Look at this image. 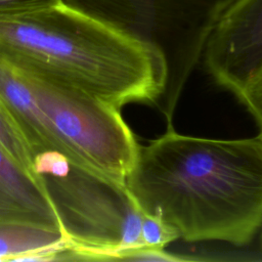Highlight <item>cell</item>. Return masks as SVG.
<instances>
[{
  "label": "cell",
  "instance_id": "obj_12",
  "mask_svg": "<svg viewBox=\"0 0 262 262\" xmlns=\"http://www.w3.org/2000/svg\"><path fill=\"white\" fill-rule=\"evenodd\" d=\"M61 2L63 0H0V17L23 14Z\"/></svg>",
  "mask_w": 262,
  "mask_h": 262
},
{
  "label": "cell",
  "instance_id": "obj_8",
  "mask_svg": "<svg viewBox=\"0 0 262 262\" xmlns=\"http://www.w3.org/2000/svg\"><path fill=\"white\" fill-rule=\"evenodd\" d=\"M69 245L59 229L0 221V261H58Z\"/></svg>",
  "mask_w": 262,
  "mask_h": 262
},
{
  "label": "cell",
  "instance_id": "obj_6",
  "mask_svg": "<svg viewBox=\"0 0 262 262\" xmlns=\"http://www.w3.org/2000/svg\"><path fill=\"white\" fill-rule=\"evenodd\" d=\"M202 61L214 81L235 95L262 73V0H237L224 13Z\"/></svg>",
  "mask_w": 262,
  "mask_h": 262
},
{
  "label": "cell",
  "instance_id": "obj_10",
  "mask_svg": "<svg viewBox=\"0 0 262 262\" xmlns=\"http://www.w3.org/2000/svg\"><path fill=\"white\" fill-rule=\"evenodd\" d=\"M141 237L145 247L165 249L168 244L180 238V234L173 225L161 217L143 213Z\"/></svg>",
  "mask_w": 262,
  "mask_h": 262
},
{
  "label": "cell",
  "instance_id": "obj_4",
  "mask_svg": "<svg viewBox=\"0 0 262 262\" xmlns=\"http://www.w3.org/2000/svg\"><path fill=\"white\" fill-rule=\"evenodd\" d=\"M70 246L60 261H113L119 252L145 247L140 210L126 184L46 150L33 158Z\"/></svg>",
  "mask_w": 262,
  "mask_h": 262
},
{
  "label": "cell",
  "instance_id": "obj_7",
  "mask_svg": "<svg viewBox=\"0 0 262 262\" xmlns=\"http://www.w3.org/2000/svg\"><path fill=\"white\" fill-rule=\"evenodd\" d=\"M0 221L32 223L61 230L42 181L20 167L1 146Z\"/></svg>",
  "mask_w": 262,
  "mask_h": 262
},
{
  "label": "cell",
  "instance_id": "obj_9",
  "mask_svg": "<svg viewBox=\"0 0 262 262\" xmlns=\"http://www.w3.org/2000/svg\"><path fill=\"white\" fill-rule=\"evenodd\" d=\"M0 146L20 167L37 176L33 169V154L11 114L0 99ZM38 177V176H37Z\"/></svg>",
  "mask_w": 262,
  "mask_h": 262
},
{
  "label": "cell",
  "instance_id": "obj_1",
  "mask_svg": "<svg viewBox=\"0 0 262 262\" xmlns=\"http://www.w3.org/2000/svg\"><path fill=\"white\" fill-rule=\"evenodd\" d=\"M126 187L186 242L245 246L262 230V137L164 134L139 145Z\"/></svg>",
  "mask_w": 262,
  "mask_h": 262
},
{
  "label": "cell",
  "instance_id": "obj_13",
  "mask_svg": "<svg viewBox=\"0 0 262 262\" xmlns=\"http://www.w3.org/2000/svg\"><path fill=\"white\" fill-rule=\"evenodd\" d=\"M260 237H261V246H262V230L260 232Z\"/></svg>",
  "mask_w": 262,
  "mask_h": 262
},
{
  "label": "cell",
  "instance_id": "obj_5",
  "mask_svg": "<svg viewBox=\"0 0 262 262\" xmlns=\"http://www.w3.org/2000/svg\"><path fill=\"white\" fill-rule=\"evenodd\" d=\"M142 41L155 45L167 63V85L158 107L173 115L206 44L237 0H63Z\"/></svg>",
  "mask_w": 262,
  "mask_h": 262
},
{
  "label": "cell",
  "instance_id": "obj_11",
  "mask_svg": "<svg viewBox=\"0 0 262 262\" xmlns=\"http://www.w3.org/2000/svg\"><path fill=\"white\" fill-rule=\"evenodd\" d=\"M236 96L255 119L258 135L262 137V73L253 78Z\"/></svg>",
  "mask_w": 262,
  "mask_h": 262
},
{
  "label": "cell",
  "instance_id": "obj_2",
  "mask_svg": "<svg viewBox=\"0 0 262 262\" xmlns=\"http://www.w3.org/2000/svg\"><path fill=\"white\" fill-rule=\"evenodd\" d=\"M0 59L119 108L157 105L167 85L163 53L64 1L0 17Z\"/></svg>",
  "mask_w": 262,
  "mask_h": 262
},
{
  "label": "cell",
  "instance_id": "obj_3",
  "mask_svg": "<svg viewBox=\"0 0 262 262\" xmlns=\"http://www.w3.org/2000/svg\"><path fill=\"white\" fill-rule=\"evenodd\" d=\"M0 99L33 158L58 151L76 165L125 184L140 144L119 107L1 59Z\"/></svg>",
  "mask_w": 262,
  "mask_h": 262
}]
</instances>
